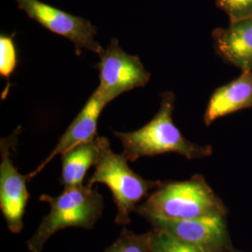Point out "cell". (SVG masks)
<instances>
[{"label":"cell","mask_w":252,"mask_h":252,"mask_svg":"<svg viewBox=\"0 0 252 252\" xmlns=\"http://www.w3.org/2000/svg\"><path fill=\"white\" fill-rule=\"evenodd\" d=\"M230 252H240V251H237V250H235V249H233L232 251Z\"/></svg>","instance_id":"obj_17"},{"label":"cell","mask_w":252,"mask_h":252,"mask_svg":"<svg viewBox=\"0 0 252 252\" xmlns=\"http://www.w3.org/2000/svg\"><path fill=\"white\" fill-rule=\"evenodd\" d=\"M108 104L99 93L94 91L84 107L81 108V112L60 137L52 153L44 161L40 162L34 171L28 174L29 180H33L37 176L57 155H61L77 145L94 140L97 136L96 131L100 114Z\"/></svg>","instance_id":"obj_9"},{"label":"cell","mask_w":252,"mask_h":252,"mask_svg":"<svg viewBox=\"0 0 252 252\" xmlns=\"http://www.w3.org/2000/svg\"><path fill=\"white\" fill-rule=\"evenodd\" d=\"M128 159L123 153H114L108 138L105 137L99 159L87 185L104 184L110 189L117 208L115 222L126 226L131 222V214L141 200L147 198L162 181L146 180L131 169Z\"/></svg>","instance_id":"obj_4"},{"label":"cell","mask_w":252,"mask_h":252,"mask_svg":"<svg viewBox=\"0 0 252 252\" xmlns=\"http://www.w3.org/2000/svg\"><path fill=\"white\" fill-rule=\"evenodd\" d=\"M20 133L21 126L0 140V210L12 234H20L24 228V216L29 199L28 175H22L12 160Z\"/></svg>","instance_id":"obj_6"},{"label":"cell","mask_w":252,"mask_h":252,"mask_svg":"<svg viewBox=\"0 0 252 252\" xmlns=\"http://www.w3.org/2000/svg\"><path fill=\"white\" fill-rule=\"evenodd\" d=\"M216 6L230 19V22L252 17V0H215Z\"/></svg>","instance_id":"obj_16"},{"label":"cell","mask_w":252,"mask_h":252,"mask_svg":"<svg viewBox=\"0 0 252 252\" xmlns=\"http://www.w3.org/2000/svg\"><path fill=\"white\" fill-rule=\"evenodd\" d=\"M152 252H207L184 243L172 236L171 234L159 230L152 229Z\"/></svg>","instance_id":"obj_14"},{"label":"cell","mask_w":252,"mask_h":252,"mask_svg":"<svg viewBox=\"0 0 252 252\" xmlns=\"http://www.w3.org/2000/svg\"><path fill=\"white\" fill-rule=\"evenodd\" d=\"M135 213L147 218L192 220L202 217L228 214L222 200L201 175L181 181H162Z\"/></svg>","instance_id":"obj_2"},{"label":"cell","mask_w":252,"mask_h":252,"mask_svg":"<svg viewBox=\"0 0 252 252\" xmlns=\"http://www.w3.org/2000/svg\"><path fill=\"white\" fill-rule=\"evenodd\" d=\"M100 62L95 65L99 71V86L95 89L108 103L122 94L144 87L151 74L140 58L126 53L119 40L113 38L99 54Z\"/></svg>","instance_id":"obj_5"},{"label":"cell","mask_w":252,"mask_h":252,"mask_svg":"<svg viewBox=\"0 0 252 252\" xmlns=\"http://www.w3.org/2000/svg\"><path fill=\"white\" fill-rule=\"evenodd\" d=\"M212 38L217 54L225 62L241 71L252 70V17L214 29Z\"/></svg>","instance_id":"obj_10"},{"label":"cell","mask_w":252,"mask_h":252,"mask_svg":"<svg viewBox=\"0 0 252 252\" xmlns=\"http://www.w3.org/2000/svg\"><path fill=\"white\" fill-rule=\"evenodd\" d=\"M104 140L105 136H96L94 140L77 145L61 154L62 170L59 182L63 189L84 185L87 172L99 159Z\"/></svg>","instance_id":"obj_12"},{"label":"cell","mask_w":252,"mask_h":252,"mask_svg":"<svg viewBox=\"0 0 252 252\" xmlns=\"http://www.w3.org/2000/svg\"><path fill=\"white\" fill-rule=\"evenodd\" d=\"M39 200L49 205L50 211L27 240V249L30 252H42L49 239L66 228L93 230L104 210L103 195L97 188L87 184L63 189L57 196L42 194Z\"/></svg>","instance_id":"obj_3"},{"label":"cell","mask_w":252,"mask_h":252,"mask_svg":"<svg viewBox=\"0 0 252 252\" xmlns=\"http://www.w3.org/2000/svg\"><path fill=\"white\" fill-rule=\"evenodd\" d=\"M13 36L6 34H1L0 36V75L8 81L18 62Z\"/></svg>","instance_id":"obj_15"},{"label":"cell","mask_w":252,"mask_h":252,"mask_svg":"<svg viewBox=\"0 0 252 252\" xmlns=\"http://www.w3.org/2000/svg\"><path fill=\"white\" fill-rule=\"evenodd\" d=\"M161 96L158 112L146 126L132 132H114L121 141L123 154L129 162L142 157H153L164 153H178L187 160L203 159L210 156V145L196 144L181 134L173 122L176 96L172 92H164Z\"/></svg>","instance_id":"obj_1"},{"label":"cell","mask_w":252,"mask_h":252,"mask_svg":"<svg viewBox=\"0 0 252 252\" xmlns=\"http://www.w3.org/2000/svg\"><path fill=\"white\" fill-rule=\"evenodd\" d=\"M103 252H152V230L135 234L124 228L117 239Z\"/></svg>","instance_id":"obj_13"},{"label":"cell","mask_w":252,"mask_h":252,"mask_svg":"<svg viewBox=\"0 0 252 252\" xmlns=\"http://www.w3.org/2000/svg\"><path fill=\"white\" fill-rule=\"evenodd\" d=\"M146 220L154 229L162 230L184 243L207 252H230L234 249L224 215L192 220Z\"/></svg>","instance_id":"obj_8"},{"label":"cell","mask_w":252,"mask_h":252,"mask_svg":"<svg viewBox=\"0 0 252 252\" xmlns=\"http://www.w3.org/2000/svg\"><path fill=\"white\" fill-rule=\"evenodd\" d=\"M19 9L49 31L63 36L75 46L77 55L83 50L99 54L103 48L95 39L96 27L90 21L75 16L39 0H14Z\"/></svg>","instance_id":"obj_7"},{"label":"cell","mask_w":252,"mask_h":252,"mask_svg":"<svg viewBox=\"0 0 252 252\" xmlns=\"http://www.w3.org/2000/svg\"><path fill=\"white\" fill-rule=\"evenodd\" d=\"M250 108H252V70H247L213 92L205 111V125L209 126L220 118Z\"/></svg>","instance_id":"obj_11"}]
</instances>
